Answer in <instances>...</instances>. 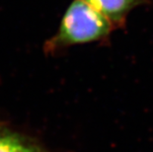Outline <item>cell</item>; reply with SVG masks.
I'll return each mask as SVG.
<instances>
[{
	"label": "cell",
	"mask_w": 153,
	"mask_h": 152,
	"mask_svg": "<svg viewBox=\"0 0 153 152\" xmlns=\"http://www.w3.org/2000/svg\"><path fill=\"white\" fill-rule=\"evenodd\" d=\"M0 152H47L20 135L0 129Z\"/></svg>",
	"instance_id": "obj_3"
},
{
	"label": "cell",
	"mask_w": 153,
	"mask_h": 152,
	"mask_svg": "<svg viewBox=\"0 0 153 152\" xmlns=\"http://www.w3.org/2000/svg\"><path fill=\"white\" fill-rule=\"evenodd\" d=\"M111 21L117 28L126 26L128 14L138 6L147 4L149 0H84Z\"/></svg>",
	"instance_id": "obj_2"
},
{
	"label": "cell",
	"mask_w": 153,
	"mask_h": 152,
	"mask_svg": "<svg viewBox=\"0 0 153 152\" xmlns=\"http://www.w3.org/2000/svg\"><path fill=\"white\" fill-rule=\"evenodd\" d=\"M115 27L84 0H73L68 6L54 36L45 44V53L68 47L107 40Z\"/></svg>",
	"instance_id": "obj_1"
}]
</instances>
